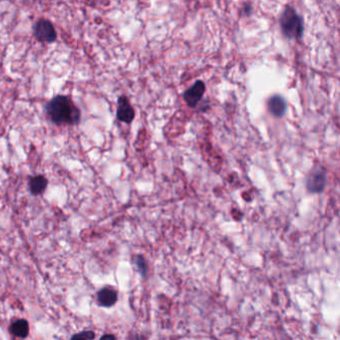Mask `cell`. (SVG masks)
I'll return each instance as SVG.
<instances>
[{
    "label": "cell",
    "instance_id": "6da1fadb",
    "mask_svg": "<svg viewBox=\"0 0 340 340\" xmlns=\"http://www.w3.org/2000/svg\"><path fill=\"white\" fill-rule=\"evenodd\" d=\"M46 113L56 125H75L81 117L73 101L64 95H58L51 99L46 105Z\"/></svg>",
    "mask_w": 340,
    "mask_h": 340
},
{
    "label": "cell",
    "instance_id": "7a4b0ae2",
    "mask_svg": "<svg viewBox=\"0 0 340 340\" xmlns=\"http://www.w3.org/2000/svg\"><path fill=\"white\" fill-rule=\"evenodd\" d=\"M280 27L283 35L289 39H298L303 33L301 17L293 8L287 7L280 17Z\"/></svg>",
    "mask_w": 340,
    "mask_h": 340
},
{
    "label": "cell",
    "instance_id": "3957f363",
    "mask_svg": "<svg viewBox=\"0 0 340 340\" xmlns=\"http://www.w3.org/2000/svg\"><path fill=\"white\" fill-rule=\"evenodd\" d=\"M34 36L40 42L52 43L56 40L57 34L52 23L46 19H40L34 25Z\"/></svg>",
    "mask_w": 340,
    "mask_h": 340
},
{
    "label": "cell",
    "instance_id": "277c9868",
    "mask_svg": "<svg viewBox=\"0 0 340 340\" xmlns=\"http://www.w3.org/2000/svg\"><path fill=\"white\" fill-rule=\"evenodd\" d=\"M326 184V173L322 168H315L307 178L306 189L313 194L321 193Z\"/></svg>",
    "mask_w": 340,
    "mask_h": 340
},
{
    "label": "cell",
    "instance_id": "5b68a950",
    "mask_svg": "<svg viewBox=\"0 0 340 340\" xmlns=\"http://www.w3.org/2000/svg\"><path fill=\"white\" fill-rule=\"evenodd\" d=\"M205 84L202 81H197L190 89L184 93V99L190 107H196L201 101L205 93Z\"/></svg>",
    "mask_w": 340,
    "mask_h": 340
},
{
    "label": "cell",
    "instance_id": "8992f818",
    "mask_svg": "<svg viewBox=\"0 0 340 340\" xmlns=\"http://www.w3.org/2000/svg\"><path fill=\"white\" fill-rule=\"evenodd\" d=\"M135 117V112L133 107L131 106L129 100L122 96L118 100V109H117V118L119 121L130 124Z\"/></svg>",
    "mask_w": 340,
    "mask_h": 340
},
{
    "label": "cell",
    "instance_id": "52a82bcc",
    "mask_svg": "<svg viewBox=\"0 0 340 340\" xmlns=\"http://www.w3.org/2000/svg\"><path fill=\"white\" fill-rule=\"evenodd\" d=\"M117 300L118 293L113 287H103L97 293V302L102 307H111L117 302Z\"/></svg>",
    "mask_w": 340,
    "mask_h": 340
},
{
    "label": "cell",
    "instance_id": "ba28073f",
    "mask_svg": "<svg viewBox=\"0 0 340 340\" xmlns=\"http://www.w3.org/2000/svg\"><path fill=\"white\" fill-rule=\"evenodd\" d=\"M267 108L271 115L280 118L286 112V101L281 96L274 95L268 100Z\"/></svg>",
    "mask_w": 340,
    "mask_h": 340
},
{
    "label": "cell",
    "instance_id": "9c48e42d",
    "mask_svg": "<svg viewBox=\"0 0 340 340\" xmlns=\"http://www.w3.org/2000/svg\"><path fill=\"white\" fill-rule=\"evenodd\" d=\"M48 186V180L41 175L35 176L30 179L29 182V190L32 195L39 196L43 194Z\"/></svg>",
    "mask_w": 340,
    "mask_h": 340
},
{
    "label": "cell",
    "instance_id": "30bf717a",
    "mask_svg": "<svg viewBox=\"0 0 340 340\" xmlns=\"http://www.w3.org/2000/svg\"><path fill=\"white\" fill-rule=\"evenodd\" d=\"M10 333L18 338H25L29 334V324L25 319H17L10 326Z\"/></svg>",
    "mask_w": 340,
    "mask_h": 340
},
{
    "label": "cell",
    "instance_id": "8fae6325",
    "mask_svg": "<svg viewBox=\"0 0 340 340\" xmlns=\"http://www.w3.org/2000/svg\"><path fill=\"white\" fill-rule=\"evenodd\" d=\"M135 263H136L137 267L139 268L140 272L142 273V275L145 276L146 273H147V262H146L145 258L142 255H137L135 257Z\"/></svg>",
    "mask_w": 340,
    "mask_h": 340
},
{
    "label": "cell",
    "instance_id": "7c38bea8",
    "mask_svg": "<svg viewBox=\"0 0 340 340\" xmlns=\"http://www.w3.org/2000/svg\"><path fill=\"white\" fill-rule=\"evenodd\" d=\"M72 339H93L95 338V334L93 331L87 330V331H83L77 334H74L72 337Z\"/></svg>",
    "mask_w": 340,
    "mask_h": 340
},
{
    "label": "cell",
    "instance_id": "4fadbf2b",
    "mask_svg": "<svg viewBox=\"0 0 340 340\" xmlns=\"http://www.w3.org/2000/svg\"><path fill=\"white\" fill-rule=\"evenodd\" d=\"M106 338H112V339H114L115 337H114L113 335H103L101 337V339H106Z\"/></svg>",
    "mask_w": 340,
    "mask_h": 340
}]
</instances>
